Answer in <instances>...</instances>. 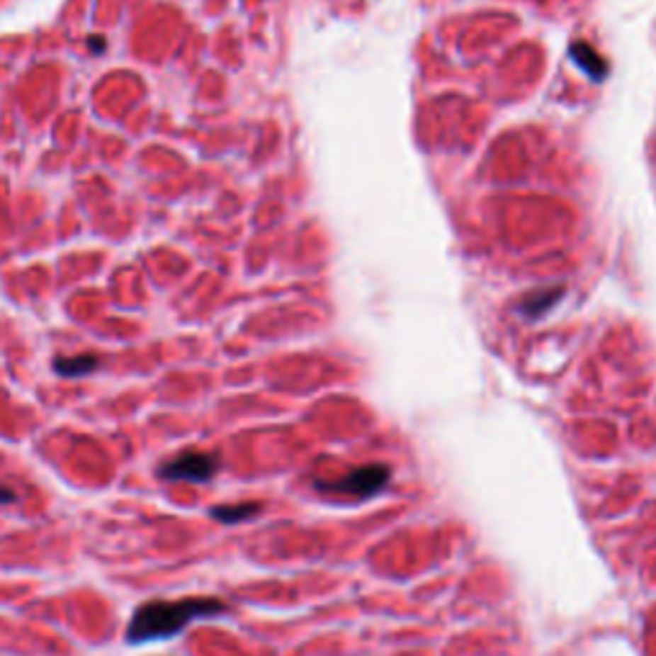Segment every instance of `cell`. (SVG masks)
<instances>
[{
  "label": "cell",
  "instance_id": "6da1fadb",
  "mask_svg": "<svg viewBox=\"0 0 656 656\" xmlns=\"http://www.w3.org/2000/svg\"><path fill=\"white\" fill-rule=\"evenodd\" d=\"M226 610L218 597H185V600H149L134 610L126 626L128 643H149L172 638L198 618H215Z\"/></svg>",
  "mask_w": 656,
  "mask_h": 656
},
{
  "label": "cell",
  "instance_id": "7a4b0ae2",
  "mask_svg": "<svg viewBox=\"0 0 656 656\" xmlns=\"http://www.w3.org/2000/svg\"><path fill=\"white\" fill-rule=\"evenodd\" d=\"M221 467V456L210 451H182L159 467V477L167 482H210Z\"/></svg>",
  "mask_w": 656,
  "mask_h": 656
},
{
  "label": "cell",
  "instance_id": "3957f363",
  "mask_svg": "<svg viewBox=\"0 0 656 656\" xmlns=\"http://www.w3.org/2000/svg\"><path fill=\"white\" fill-rule=\"evenodd\" d=\"M390 482V467L388 464H364V467L349 472L341 480H331V482H315L321 492H336V495L349 497H372L385 485Z\"/></svg>",
  "mask_w": 656,
  "mask_h": 656
},
{
  "label": "cell",
  "instance_id": "277c9868",
  "mask_svg": "<svg viewBox=\"0 0 656 656\" xmlns=\"http://www.w3.org/2000/svg\"><path fill=\"white\" fill-rule=\"evenodd\" d=\"M101 367V359L95 354H80V356H60L54 359V372L62 377H82L90 375Z\"/></svg>",
  "mask_w": 656,
  "mask_h": 656
},
{
  "label": "cell",
  "instance_id": "5b68a950",
  "mask_svg": "<svg viewBox=\"0 0 656 656\" xmlns=\"http://www.w3.org/2000/svg\"><path fill=\"white\" fill-rule=\"evenodd\" d=\"M259 502H231V505H215L210 508V516L221 523H242L249 518L259 516Z\"/></svg>",
  "mask_w": 656,
  "mask_h": 656
},
{
  "label": "cell",
  "instance_id": "8992f818",
  "mask_svg": "<svg viewBox=\"0 0 656 656\" xmlns=\"http://www.w3.org/2000/svg\"><path fill=\"white\" fill-rule=\"evenodd\" d=\"M18 500V492L8 485H0V505H11V502Z\"/></svg>",
  "mask_w": 656,
  "mask_h": 656
}]
</instances>
